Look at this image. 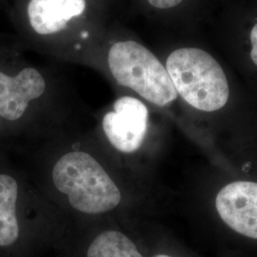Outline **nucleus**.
<instances>
[{
	"label": "nucleus",
	"instance_id": "1",
	"mask_svg": "<svg viewBox=\"0 0 257 257\" xmlns=\"http://www.w3.org/2000/svg\"><path fill=\"white\" fill-rule=\"evenodd\" d=\"M21 16L26 37L41 55L95 68L118 20L96 0H24Z\"/></svg>",
	"mask_w": 257,
	"mask_h": 257
},
{
	"label": "nucleus",
	"instance_id": "2",
	"mask_svg": "<svg viewBox=\"0 0 257 257\" xmlns=\"http://www.w3.org/2000/svg\"><path fill=\"white\" fill-rule=\"evenodd\" d=\"M100 68L118 86L143 99L164 107L177 98L172 79L163 64L147 47L130 36L114 21L102 51Z\"/></svg>",
	"mask_w": 257,
	"mask_h": 257
},
{
	"label": "nucleus",
	"instance_id": "3",
	"mask_svg": "<svg viewBox=\"0 0 257 257\" xmlns=\"http://www.w3.org/2000/svg\"><path fill=\"white\" fill-rule=\"evenodd\" d=\"M165 68L177 94L193 108L215 111L229 100L226 74L206 51L193 47L175 49L167 56Z\"/></svg>",
	"mask_w": 257,
	"mask_h": 257
},
{
	"label": "nucleus",
	"instance_id": "4",
	"mask_svg": "<svg viewBox=\"0 0 257 257\" xmlns=\"http://www.w3.org/2000/svg\"><path fill=\"white\" fill-rule=\"evenodd\" d=\"M55 188L68 195L77 211L97 214L119 205L121 193L106 171L92 156L73 152L62 156L53 171Z\"/></svg>",
	"mask_w": 257,
	"mask_h": 257
},
{
	"label": "nucleus",
	"instance_id": "5",
	"mask_svg": "<svg viewBox=\"0 0 257 257\" xmlns=\"http://www.w3.org/2000/svg\"><path fill=\"white\" fill-rule=\"evenodd\" d=\"M149 122L147 106L137 97L124 95L113 102L102 119L103 131L111 145L131 154L141 147Z\"/></svg>",
	"mask_w": 257,
	"mask_h": 257
},
{
	"label": "nucleus",
	"instance_id": "6",
	"mask_svg": "<svg viewBox=\"0 0 257 257\" xmlns=\"http://www.w3.org/2000/svg\"><path fill=\"white\" fill-rule=\"evenodd\" d=\"M48 90L46 75L35 66H25L14 75L0 71V116L9 121L20 119Z\"/></svg>",
	"mask_w": 257,
	"mask_h": 257
},
{
	"label": "nucleus",
	"instance_id": "7",
	"mask_svg": "<svg viewBox=\"0 0 257 257\" xmlns=\"http://www.w3.org/2000/svg\"><path fill=\"white\" fill-rule=\"evenodd\" d=\"M215 206L231 230L257 239V183L236 181L225 186L217 193Z\"/></svg>",
	"mask_w": 257,
	"mask_h": 257
},
{
	"label": "nucleus",
	"instance_id": "8",
	"mask_svg": "<svg viewBox=\"0 0 257 257\" xmlns=\"http://www.w3.org/2000/svg\"><path fill=\"white\" fill-rule=\"evenodd\" d=\"M18 194L19 186L15 178L0 175V246L12 245L19 237Z\"/></svg>",
	"mask_w": 257,
	"mask_h": 257
},
{
	"label": "nucleus",
	"instance_id": "9",
	"mask_svg": "<svg viewBox=\"0 0 257 257\" xmlns=\"http://www.w3.org/2000/svg\"><path fill=\"white\" fill-rule=\"evenodd\" d=\"M87 257H143L135 243L116 230L102 232L92 241Z\"/></svg>",
	"mask_w": 257,
	"mask_h": 257
},
{
	"label": "nucleus",
	"instance_id": "10",
	"mask_svg": "<svg viewBox=\"0 0 257 257\" xmlns=\"http://www.w3.org/2000/svg\"><path fill=\"white\" fill-rule=\"evenodd\" d=\"M251 50H250V58L253 63L257 66V23L252 27L249 35Z\"/></svg>",
	"mask_w": 257,
	"mask_h": 257
},
{
	"label": "nucleus",
	"instance_id": "11",
	"mask_svg": "<svg viewBox=\"0 0 257 257\" xmlns=\"http://www.w3.org/2000/svg\"><path fill=\"white\" fill-rule=\"evenodd\" d=\"M106 8L110 10V12L117 18L118 12L120 11V3L122 0H96Z\"/></svg>",
	"mask_w": 257,
	"mask_h": 257
},
{
	"label": "nucleus",
	"instance_id": "12",
	"mask_svg": "<svg viewBox=\"0 0 257 257\" xmlns=\"http://www.w3.org/2000/svg\"><path fill=\"white\" fill-rule=\"evenodd\" d=\"M154 257H172L170 256V255H166V254H157L156 256Z\"/></svg>",
	"mask_w": 257,
	"mask_h": 257
}]
</instances>
